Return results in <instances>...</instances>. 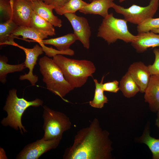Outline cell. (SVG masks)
<instances>
[{"instance_id":"6da1fadb","label":"cell","mask_w":159,"mask_h":159,"mask_svg":"<svg viewBox=\"0 0 159 159\" xmlns=\"http://www.w3.org/2000/svg\"><path fill=\"white\" fill-rule=\"evenodd\" d=\"M109 133L103 130L95 118L88 127L80 130L72 145L65 150L64 159H109L112 158V142Z\"/></svg>"},{"instance_id":"7a4b0ae2","label":"cell","mask_w":159,"mask_h":159,"mask_svg":"<svg viewBox=\"0 0 159 159\" xmlns=\"http://www.w3.org/2000/svg\"><path fill=\"white\" fill-rule=\"evenodd\" d=\"M53 59L62 72L66 80L74 88L80 87L86 83L89 77H92L96 70L91 61L76 60L57 54Z\"/></svg>"},{"instance_id":"3957f363","label":"cell","mask_w":159,"mask_h":159,"mask_svg":"<svg viewBox=\"0 0 159 159\" xmlns=\"http://www.w3.org/2000/svg\"><path fill=\"white\" fill-rule=\"evenodd\" d=\"M43 103V101L39 98L28 101L23 97L19 98L16 90L12 89L9 91L3 108L7 115L2 119L1 123L4 126H9L15 130H19L21 134L27 132L21 122L24 113L30 107H39L42 106Z\"/></svg>"},{"instance_id":"277c9868","label":"cell","mask_w":159,"mask_h":159,"mask_svg":"<svg viewBox=\"0 0 159 159\" xmlns=\"http://www.w3.org/2000/svg\"><path fill=\"white\" fill-rule=\"evenodd\" d=\"M39 70L43 76L42 80L47 88L64 101L66 95L74 88L66 80L61 70L53 59L47 56L41 58L39 61Z\"/></svg>"},{"instance_id":"5b68a950","label":"cell","mask_w":159,"mask_h":159,"mask_svg":"<svg viewBox=\"0 0 159 159\" xmlns=\"http://www.w3.org/2000/svg\"><path fill=\"white\" fill-rule=\"evenodd\" d=\"M127 22L124 19L115 17L112 13L109 14L103 18L98 29L97 36L104 39L109 44L118 39L131 43L135 39L136 36L129 31Z\"/></svg>"},{"instance_id":"8992f818","label":"cell","mask_w":159,"mask_h":159,"mask_svg":"<svg viewBox=\"0 0 159 159\" xmlns=\"http://www.w3.org/2000/svg\"><path fill=\"white\" fill-rule=\"evenodd\" d=\"M43 108L42 127L44 134L42 138L61 140L63 133L71 127L69 118L64 113L53 110L46 105Z\"/></svg>"},{"instance_id":"52a82bcc","label":"cell","mask_w":159,"mask_h":159,"mask_svg":"<svg viewBox=\"0 0 159 159\" xmlns=\"http://www.w3.org/2000/svg\"><path fill=\"white\" fill-rule=\"evenodd\" d=\"M159 6V0H150L149 4L145 7L133 4L126 8L114 3L112 8L117 13L123 15L124 19L127 22L138 25L153 18Z\"/></svg>"},{"instance_id":"ba28073f","label":"cell","mask_w":159,"mask_h":159,"mask_svg":"<svg viewBox=\"0 0 159 159\" xmlns=\"http://www.w3.org/2000/svg\"><path fill=\"white\" fill-rule=\"evenodd\" d=\"M61 140H44L42 138L27 144L18 154L17 159H37L49 150L56 148Z\"/></svg>"},{"instance_id":"9c48e42d","label":"cell","mask_w":159,"mask_h":159,"mask_svg":"<svg viewBox=\"0 0 159 159\" xmlns=\"http://www.w3.org/2000/svg\"><path fill=\"white\" fill-rule=\"evenodd\" d=\"M64 15L71 24L77 40L81 42L85 48L89 49L91 32L87 19L77 15L75 13H67Z\"/></svg>"},{"instance_id":"30bf717a","label":"cell","mask_w":159,"mask_h":159,"mask_svg":"<svg viewBox=\"0 0 159 159\" xmlns=\"http://www.w3.org/2000/svg\"><path fill=\"white\" fill-rule=\"evenodd\" d=\"M12 45L17 47L24 51L26 55L24 63L26 68L29 69L27 74L20 76L19 80H27L30 82L32 85H34L38 80V77L36 75H34L33 72L35 66L37 64L38 57L43 53L44 51L42 47L36 44L32 48H26L19 45L14 42L12 43Z\"/></svg>"},{"instance_id":"8fae6325","label":"cell","mask_w":159,"mask_h":159,"mask_svg":"<svg viewBox=\"0 0 159 159\" xmlns=\"http://www.w3.org/2000/svg\"><path fill=\"white\" fill-rule=\"evenodd\" d=\"M12 18L19 26L30 27L33 10L29 0H10Z\"/></svg>"},{"instance_id":"7c38bea8","label":"cell","mask_w":159,"mask_h":159,"mask_svg":"<svg viewBox=\"0 0 159 159\" xmlns=\"http://www.w3.org/2000/svg\"><path fill=\"white\" fill-rule=\"evenodd\" d=\"M127 71L138 85L140 92H144L151 76L148 66L140 61L134 62L129 66Z\"/></svg>"},{"instance_id":"4fadbf2b","label":"cell","mask_w":159,"mask_h":159,"mask_svg":"<svg viewBox=\"0 0 159 159\" xmlns=\"http://www.w3.org/2000/svg\"><path fill=\"white\" fill-rule=\"evenodd\" d=\"M131 44L137 52L143 53L148 48L159 47V34L151 31L139 32Z\"/></svg>"},{"instance_id":"5bb4252c","label":"cell","mask_w":159,"mask_h":159,"mask_svg":"<svg viewBox=\"0 0 159 159\" xmlns=\"http://www.w3.org/2000/svg\"><path fill=\"white\" fill-rule=\"evenodd\" d=\"M33 11L36 13L51 24L54 26L61 27L62 21L53 13V10L55 8L51 4H47L40 0L32 1Z\"/></svg>"},{"instance_id":"9a60e30c","label":"cell","mask_w":159,"mask_h":159,"mask_svg":"<svg viewBox=\"0 0 159 159\" xmlns=\"http://www.w3.org/2000/svg\"><path fill=\"white\" fill-rule=\"evenodd\" d=\"M144 93L145 101L149 104L151 110L157 111L159 109V75L151 76Z\"/></svg>"},{"instance_id":"2e32d148","label":"cell","mask_w":159,"mask_h":159,"mask_svg":"<svg viewBox=\"0 0 159 159\" xmlns=\"http://www.w3.org/2000/svg\"><path fill=\"white\" fill-rule=\"evenodd\" d=\"M113 0H96L91 2L79 11L85 14H97L103 18L108 14L109 9L112 8Z\"/></svg>"},{"instance_id":"e0dca14e","label":"cell","mask_w":159,"mask_h":159,"mask_svg":"<svg viewBox=\"0 0 159 159\" xmlns=\"http://www.w3.org/2000/svg\"><path fill=\"white\" fill-rule=\"evenodd\" d=\"M11 35L15 38L21 36L23 39H29L38 43L48 38L49 34L43 31L34 28L18 26L12 33Z\"/></svg>"},{"instance_id":"ac0fdd59","label":"cell","mask_w":159,"mask_h":159,"mask_svg":"<svg viewBox=\"0 0 159 159\" xmlns=\"http://www.w3.org/2000/svg\"><path fill=\"white\" fill-rule=\"evenodd\" d=\"M119 88L124 96L128 98L134 96L140 92L138 86L128 71L121 79Z\"/></svg>"},{"instance_id":"d6986e66","label":"cell","mask_w":159,"mask_h":159,"mask_svg":"<svg viewBox=\"0 0 159 159\" xmlns=\"http://www.w3.org/2000/svg\"><path fill=\"white\" fill-rule=\"evenodd\" d=\"M77 39L73 33H69L56 38L44 39L42 42L44 45L54 46L59 50L65 51L70 49V46Z\"/></svg>"},{"instance_id":"ffe728a7","label":"cell","mask_w":159,"mask_h":159,"mask_svg":"<svg viewBox=\"0 0 159 159\" xmlns=\"http://www.w3.org/2000/svg\"><path fill=\"white\" fill-rule=\"evenodd\" d=\"M8 58L5 56L0 57V81L3 84L6 82L7 74L16 72H21L26 68L24 62L20 64L12 65L7 63Z\"/></svg>"},{"instance_id":"44dd1931","label":"cell","mask_w":159,"mask_h":159,"mask_svg":"<svg viewBox=\"0 0 159 159\" xmlns=\"http://www.w3.org/2000/svg\"><path fill=\"white\" fill-rule=\"evenodd\" d=\"M104 76H103L101 82L99 83L96 79H94L95 85L94 97L92 100L89 102L90 105L97 108H102L105 104L108 102V100L104 94L102 85Z\"/></svg>"},{"instance_id":"7402d4cb","label":"cell","mask_w":159,"mask_h":159,"mask_svg":"<svg viewBox=\"0 0 159 159\" xmlns=\"http://www.w3.org/2000/svg\"><path fill=\"white\" fill-rule=\"evenodd\" d=\"M47 33L49 36L56 35L54 26L33 11L30 26Z\"/></svg>"},{"instance_id":"603a6c76","label":"cell","mask_w":159,"mask_h":159,"mask_svg":"<svg viewBox=\"0 0 159 159\" xmlns=\"http://www.w3.org/2000/svg\"><path fill=\"white\" fill-rule=\"evenodd\" d=\"M88 4L82 0H69L62 6L55 8L54 10L57 14L60 15L67 13H75Z\"/></svg>"},{"instance_id":"cb8c5ba5","label":"cell","mask_w":159,"mask_h":159,"mask_svg":"<svg viewBox=\"0 0 159 159\" xmlns=\"http://www.w3.org/2000/svg\"><path fill=\"white\" fill-rule=\"evenodd\" d=\"M141 142L146 144L149 148L153 155V159H159V139L151 137L148 129H146L141 136Z\"/></svg>"},{"instance_id":"d4e9b609","label":"cell","mask_w":159,"mask_h":159,"mask_svg":"<svg viewBox=\"0 0 159 159\" xmlns=\"http://www.w3.org/2000/svg\"><path fill=\"white\" fill-rule=\"evenodd\" d=\"M19 26L13 20L12 17L9 20L0 24V44L8 41L13 32Z\"/></svg>"},{"instance_id":"484cf974","label":"cell","mask_w":159,"mask_h":159,"mask_svg":"<svg viewBox=\"0 0 159 159\" xmlns=\"http://www.w3.org/2000/svg\"><path fill=\"white\" fill-rule=\"evenodd\" d=\"M159 29V18L148 19L138 25L137 27L138 33L147 32Z\"/></svg>"},{"instance_id":"4316f807","label":"cell","mask_w":159,"mask_h":159,"mask_svg":"<svg viewBox=\"0 0 159 159\" xmlns=\"http://www.w3.org/2000/svg\"><path fill=\"white\" fill-rule=\"evenodd\" d=\"M0 20L9 19L12 15V9L10 1L0 0Z\"/></svg>"},{"instance_id":"83f0119b","label":"cell","mask_w":159,"mask_h":159,"mask_svg":"<svg viewBox=\"0 0 159 159\" xmlns=\"http://www.w3.org/2000/svg\"><path fill=\"white\" fill-rule=\"evenodd\" d=\"M153 52L155 54V58L154 63L148 66L150 74L159 75V50L155 48Z\"/></svg>"},{"instance_id":"f1b7e54d","label":"cell","mask_w":159,"mask_h":159,"mask_svg":"<svg viewBox=\"0 0 159 159\" xmlns=\"http://www.w3.org/2000/svg\"><path fill=\"white\" fill-rule=\"evenodd\" d=\"M119 82L115 80L103 84L102 88L104 91L113 93H116L120 90Z\"/></svg>"},{"instance_id":"f546056e","label":"cell","mask_w":159,"mask_h":159,"mask_svg":"<svg viewBox=\"0 0 159 159\" xmlns=\"http://www.w3.org/2000/svg\"><path fill=\"white\" fill-rule=\"evenodd\" d=\"M69 0H48L47 4L52 5L55 6V8H58L62 6Z\"/></svg>"},{"instance_id":"4dcf8cb0","label":"cell","mask_w":159,"mask_h":159,"mask_svg":"<svg viewBox=\"0 0 159 159\" xmlns=\"http://www.w3.org/2000/svg\"><path fill=\"white\" fill-rule=\"evenodd\" d=\"M157 116L156 120L155 125L159 128V109L157 111Z\"/></svg>"},{"instance_id":"1f68e13d","label":"cell","mask_w":159,"mask_h":159,"mask_svg":"<svg viewBox=\"0 0 159 159\" xmlns=\"http://www.w3.org/2000/svg\"><path fill=\"white\" fill-rule=\"evenodd\" d=\"M151 32L156 34H159V29L153 30Z\"/></svg>"},{"instance_id":"d6a6232c","label":"cell","mask_w":159,"mask_h":159,"mask_svg":"<svg viewBox=\"0 0 159 159\" xmlns=\"http://www.w3.org/2000/svg\"><path fill=\"white\" fill-rule=\"evenodd\" d=\"M41 1H42L44 2L45 3L47 4V2H48V0H40Z\"/></svg>"},{"instance_id":"836d02e7","label":"cell","mask_w":159,"mask_h":159,"mask_svg":"<svg viewBox=\"0 0 159 159\" xmlns=\"http://www.w3.org/2000/svg\"><path fill=\"white\" fill-rule=\"evenodd\" d=\"M125 0H119V1L121 3V2H122L125 1Z\"/></svg>"},{"instance_id":"e575fe53","label":"cell","mask_w":159,"mask_h":159,"mask_svg":"<svg viewBox=\"0 0 159 159\" xmlns=\"http://www.w3.org/2000/svg\"><path fill=\"white\" fill-rule=\"evenodd\" d=\"M89 1L90 2H92L93 1H95V0H89Z\"/></svg>"},{"instance_id":"d590c367","label":"cell","mask_w":159,"mask_h":159,"mask_svg":"<svg viewBox=\"0 0 159 159\" xmlns=\"http://www.w3.org/2000/svg\"><path fill=\"white\" fill-rule=\"evenodd\" d=\"M29 0L30 1H35V0Z\"/></svg>"},{"instance_id":"8d00e7d4","label":"cell","mask_w":159,"mask_h":159,"mask_svg":"<svg viewBox=\"0 0 159 159\" xmlns=\"http://www.w3.org/2000/svg\"><path fill=\"white\" fill-rule=\"evenodd\" d=\"M6 0V1H10V0Z\"/></svg>"},{"instance_id":"74e56055","label":"cell","mask_w":159,"mask_h":159,"mask_svg":"<svg viewBox=\"0 0 159 159\" xmlns=\"http://www.w3.org/2000/svg\"></svg>"}]
</instances>
